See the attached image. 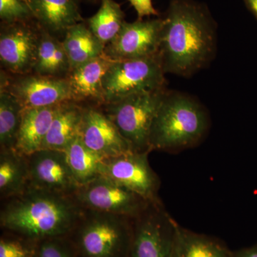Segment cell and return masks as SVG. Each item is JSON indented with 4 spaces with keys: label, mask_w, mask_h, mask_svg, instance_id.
I'll return each mask as SVG.
<instances>
[{
    "label": "cell",
    "mask_w": 257,
    "mask_h": 257,
    "mask_svg": "<svg viewBox=\"0 0 257 257\" xmlns=\"http://www.w3.org/2000/svg\"><path fill=\"white\" fill-rule=\"evenodd\" d=\"M215 47V32L204 11L187 1H174L163 20L159 50L165 73L192 75L210 61Z\"/></svg>",
    "instance_id": "6da1fadb"
},
{
    "label": "cell",
    "mask_w": 257,
    "mask_h": 257,
    "mask_svg": "<svg viewBox=\"0 0 257 257\" xmlns=\"http://www.w3.org/2000/svg\"><path fill=\"white\" fill-rule=\"evenodd\" d=\"M2 202V230L37 241L70 236L85 211L73 195L30 187Z\"/></svg>",
    "instance_id": "7a4b0ae2"
},
{
    "label": "cell",
    "mask_w": 257,
    "mask_h": 257,
    "mask_svg": "<svg viewBox=\"0 0 257 257\" xmlns=\"http://www.w3.org/2000/svg\"><path fill=\"white\" fill-rule=\"evenodd\" d=\"M209 126L207 111L197 101L166 92L152 124L150 150L175 153L192 148L202 141Z\"/></svg>",
    "instance_id": "3957f363"
},
{
    "label": "cell",
    "mask_w": 257,
    "mask_h": 257,
    "mask_svg": "<svg viewBox=\"0 0 257 257\" xmlns=\"http://www.w3.org/2000/svg\"><path fill=\"white\" fill-rule=\"evenodd\" d=\"M133 219L85 209L69 237L79 257H128Z\"/></svg>",
    "instance_id": "277c9868"
},
{
    "label": "cell",
    "mask_w": 257,
    "mask_h": 257,
    "mask_svg": "<svg viewBox=\"0 0 257 257\" xmlns=\"http://www.w3.org/2000/svg\"><path fill=\"white\" fill-rule=\"evenodd\" d=\"M165 89L132 94L99 106L134 152H151L150 133Z\"/></svg>",
    "instance_id": "5b68a950"
},
{
    "label": "cell",
    "mask_w": 257,
    "mask_h": 257,
    "mask_svg": "<svg viewBox=\"0 0 257 257\" xmlns=\"http://www.w3.org/2000/svg\"><path fill=\"white\" fill-rule=\"evenodd\" d=\"M165 70L160 55L114 60L103 80V104L143 92L165 89Z\"/></svg>",
    "instance_id": "8992f818"
},
{
    "label": "cell",
    "mask_w": 257,
    "mask_h": 257,
    "mask_svg": "<svg viewBox=\"0 0 257 257\" xmlns=\"http://www.w3.org/2000/svg\"><path fill=\"white\" fill-rule=\"evenodd\" d=\"M177 223L163 203H151L133 219L128 257H173Z\"/></svg>",
    "instance_id": "52a82bcc"
},
{
    "label": "cell",
    "mask_w": 257,
    "mask_h": 257,
    "mask_svg": "<svg viewBox=\"0 0 257 257\" xmlns=\"http://www.w3.org/2000/svg\"><path fill=\"white\" fill-rule=\"evenodd\" d=\"M73 197L84 209L135 219L151 202L141 196L100 176L79 186Z\"/></svg>",
    "instance_id": "ba28073f"
},
{
    "label": "cell",
    "mask_w": 257,
    "mask_h": 257,
    "mask_svg": "<svg viewBox=\"0 0 257 257\" xmlns=\"http://www.w3.org/2000/svg\"><path fill=\"white\" fill-rule=\"evenodd\" d=\"M150 152H130L104 159L101 176L122 186L151 203H161V181L149 162Z\"/></svg>",
    "instance_id": "9c48e42d"
},
{
    "label": "cell",
    "mask_w": 257,
    "mask_h": 257,
    "mask_svg": "<svg viewBox=\"0 0 257 257\" xmlns=\"http://www.w3.org/2000/svg\"><path fill=\"white\" fill-rule=\"evenodd\" d=\"M1 89L14 95L24 109L57 106L66 101H73L66 78L32 73L18 75L9 79L2 72Z\"/></svg>",
    "instance_id": "30bf717a"
},
{
    "label": "cell",
    "mask_w": 257,
    "mask_h": 257,
    "mask_svg": "<svg viewBox=\"0 0 257 257\" xmlns=\"http://www.w3.org/2000/svg\"><path fill=\"white\" fill-rule=\"evenodd\" d=\"M163 20L124 22L117 36L106 45L104 55L112 60H135L157 55Z\"/></svg>",
    "instance_id": "8fae6325"
},
{
    "label": "cell",
    "mask_w": 257,
    "mask_h": 257,
    "mask_svg": "<svg viewBox=\"0 0 257 257\" xmlns=\"http://www.w3.org/2000/svg\"><path fill=\"white\" fill-rule=\"evenodd\" d=\"M40 27L25 22L5 23L0 34V61L5 70L16 75L33 73L40 42Z\"/></svg>",
    "instance_id": "7c38bea8"
},
{
    "label": "cell",
    "mask_w": 257,
    "mask_h": 257,
    "mask_svg": "<svg viewBox=\"0 0 257 257\" xmlns=\"http://www.w3.org/2000/svg\"><path fill=\"white\" fill-rule=\"evenodd\" d=\"M27 157L30 188L67 195H73L79 188L65 152L43 149Z\"/></svg>",
    "instance_id": "4fadbf2b"
},
{
    "label": "cell",
    "mask_w": 257,
    "mask_h": 257,
    "mask_svg": "<svg viewBox=\"0 0 257 257\" xmlns=\"http://www.w3.org/2000/svg\"><path fill=\"white\" fill-rule=\"evenodd\" d=\"M78 137L86 147L103 159L134 152L99 106H84Z\"/></svg>",
    "instance_id": "5bb4252c"
},
{
    "label": "cell",
    "mask_w": 257,
    "mask_h": 257,
    "mask_svg": "<svg viewBox=\"0 0 257 257\" xmlns=\"http://www.w3.org/2000/svg\"><path fill=\"white\" fill-rule=\"evenodd\" d=\"M113 61L104 55L72 69L66 79L72 100L78 103L92 101L96 106L102 105L104 102L103 80Z\"/></svg>",
    "instance_id": "9a60e30c"
},
{
    "label": "cell",
    "mask_w": 257,
    "mask_h": 257,
    "mask_svg": "<svg viewBox=\"0 0 257 257\" xmlns=\"http://www.w3.org/2000/svg\"><path fill=\"white\" fill-rule=\"evenodd\" d=\"M28 5L39 26L55 37L82 23L76 0H28Z\"/></svg>",
    "instance_id": "2e32d148"
},
{
    "label": "cell",
    "mask_w": 257,
    "mask_h": 257,
    "mask_svg": "<svg viewBox=\"0 0 257 257\" xmlns=\"http://www.w3.org/2000/svg\"><path fill=\"white\" fill-rule=\"evenodd\" d=\"M59 105L24 109L14 150L25 156L42 150Z\"/></svg>",
    "instance_id": "e0dca14e"
},
{
    "label": "cell",
    "mask_w": 257,
    "mask_h": 257,
    "mask_svg": "<svg viewBox=\"0 0 257 257\" xmlns=\"http://www.w3.org/2000/svg\"><path fill=\"white\" fill-rule=\"evenodd\" d=\"M84 106L74 101L60 104L42 150L65 151L78 136Z\"/></svg>",
    "instance_id": "ac0fdd59"
},
{
    "label": "cell",
    "mask_w": 257,
    "mask_h": 257,
    "mask_svg": "<svg viewBox=\"0 0 257 257\" xmlns=\"http://www.w3.org/2000/svg\"><path fill=\"white\" fill-rule=\"evenodd\" d=\"M173 257H234L224 241L176 225Z\"/></svg>",
    "instance_id": "d6986e66"
},
{
    "label": "cell",
    "mask_w": 257,
    "mask_h": 257,
    "mask_svg": "<svg viewBox=\"0 0 257 257\" xmlns=\"http://www.w3.org/2000/svg\"><path fill=\"white\" fill-rule=\"evenodd\" d=\"M29 187L28 157L14 149H0V199L23 194Z\"/></svg>",
    "instance_id": "ffe728a7"
},
{
    "label": "cell",
    "mask_w": 257,
    "mask_h": 257,
    "mask_svg": "<svg viewBox=\"0 0 257 257\" xmlns=\"http://www.w3.org/2000/svg\"><path fill=\"white\" fill-rule=\"evenodd\" d=\"M40 42L33 73L66 78L70 72L71 66L62 41L40 27Z\"/></svg>",
    "instance_id": "44dd1931"
},
{
    "label": "cell",
    "mask_w": 257,
    "mask_h": 257,
    "mask_svg": "<svg viewBox=\"0 0 257 257\" xmlns=\"http://www.w3.org/2000/svg\"><path fill=\"white\" fill-rule=\"evenodd\" d=\"M62 42L68 56L71 70L104 55L105 45L82 23L69 28Z\"/></svg>",
    "instance_id": "7402d4cb"
},
{
    "label": "cell",
    "mask_w": 257,
    "mask_h": 257,
    "mask_svg": "<svg viewBox=\"0 0 257 257\" xmlns=\"http://www.w3.org/2000/svg\"><path fill=\"white\" fill-rule=\"evenodd\" d=\"M64 152L79 186L84 185L100 177L101 162L104 159L86 147L78 136Z\"/></svg>",
    "instance_id": "603a6c76"
},
{
    "label": "cell",
    "mask_w": 257,
    "mask_h": 257,
    "mask_svg": "<svg viewBox=\"0 0 257 257\" xmlns=\"http://www.w3.org/2000/svg\"><path fill=\"white\" fill-rule=\"evenodd\" d=\"M124 22V13L118 3L114 0H101L100 8L88 19L87 25L106 47L117 36Z\"/></svg>",
    "instance_id": "cb8c5ba5"
},
{
    "label": "cell",
    "mask_w": 257,
    "mask_h": 257,
    "mask_svg": "<svg viewBox=\"0 0 257 257\" xmlns=\"http://www.w3.org/2000/svg\"><path fill=\"white\" fill-rule=\"evenodd\" d=\"M23 106L5 89L0 92V149H14Z\"/></svg>",
    "instance_id": "d4e9b609"
},
{
    "label": "cell",
    "mask_w": 257,
    "mask_h": 257,
    "mask_svg": "<svg viewBox=\"0 0 257 257\" xmlns=\"http://www.w3.org/2000/svg\"><path fill=\"white\" fill-rule=\"evenodd\" d=\"M38 241L11 231L0 236V257H37Z\"/></svg>",
    "instance_id": "484cf974"
},
{
    "label": "cell",
    "mask_w": 257,
    "mask_h": 257,
    "mask_svg": "<svg viewBox=\"0 0 257 257\" xmlns=\"http://www.w3.org/2000/svg\"><path fill=\"white\" fill-rule=\"evenodd\" d=\"M37 257H79L69 236H57L38 241Z\"/></svg>",
    "instance_id": "4316f807"
},
{
    "label": "cell",
    "mask_w": 257,
    "mask_h": 257,
    "mask_svg": "<svg viewBox=\"0 0 257 257\" xmlns=\"http://www.w3.org/2000/svg\"><path fill=\"white\" fill-rule=\"evenodd\" d=\"M31 17V10L23 0H0V18L5 23L25 22Z\"/></svg>",
    "instance_id": "83f0119b"
},
{
    "label": "cell",
    "mask_w": 257,
    "mask_h": 257,
    "mask_svg": "<svg viewBox=\"0 0 257 257\" xmlns=\"http://www.w3.org/2000/svg\"><path fill=\"white\" fill-rule=\"evenodd\" d=\"M128 1L138 13L140 20L145 16L158 15V13L152 4V0H128Z\"/></svg>",
    "instance_id": "f1b7e54d"
},
{
    "label": "cell",
    "mask_w": 257,
    "mask_h": 257,
    "mask_svg": "<svg viewBox=\"0 0 257 257\" xmlns=\"http://www.w3.org/2000/svg\"><path fill=\"white\" fill-rule=\"evenodd\" d=\"M234 257H257V243L234 251Z\"/></svg>",
    "instance_id": "f546056e"
},
{
    "label": "cell",
    "mask_w": 257,
    "mask_h": 257,
    "mask_svg": "<svg viewBox=\"0 0 257 257\" xmlns=\"http://www.w3.org/2000/svg\"><path fill=\"white\" fill-rule=\"evenodd\" d=\"M251 11L254 13L257 18V0H246Z\"/></svg>",
    "instance_id": "4dcf8cb0"
},
{
    "label": "cell",
    "mask_w": 257,
    "mask_h": 257,
    "mask_svg": "<svg viewBox=\"0 0 257 257\" xmlns=\"http://www.w3.org/2000/svg\"><path fill=\"white\" fill-rule=\"evenodd\" d=\"M23 1H25L28 4V0H23Z\"/></svg>",
    "instance_id": "1f68e13d"
},
{
    "label": "cell",
    "mask_w": 257,
    "mask_h": 257,
    "mask_svg": "<svg viewBox=\"0 0 257 257\" xmlns=\"http://www.w3.org/2000/svg\"><path fill=\"white\" fill-rule=\"evenodd\" d=\"M90 1H96V0H90Z\"/></svg>",
    "instance_id": "d6a6232c"
}]
</instances>
